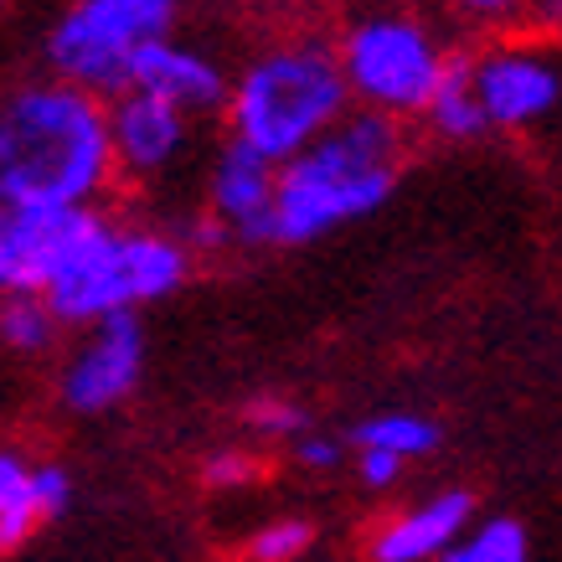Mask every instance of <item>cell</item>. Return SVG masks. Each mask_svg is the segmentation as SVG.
Instances as JSON below:
<instances>
[{
    "label": "cell",
    "mask_w": 562,
    "mask_h": 562,
    "mask_svg": "<svg viewBox=\"0 0 562 562\" xmlns=\"http://www.w3.org/2000/svg\"><path fill=\"white\" fill-rule=\"evenodd\" d=\"M403 130L376 109H346L325 135L273 166L269 243L305 248L387 206L403 176Z\"/></svg>",
    "instance_id": "1"
},
{
    "label": "cell",
    "mask_w": 562,
    "mask_h": 562,
    "mask_svg": "<svg viewBox=\"0 0 562 562\" xmlns=\"http://www.w3.org/2000/svg\"><path fill=\"white\" fill-rule=\"evenodd\" d=\"M114 181L109 109L78 83H21L0 99V206H93Z\"/></svg>",
    "instance_id": "2"
},
{
    "label": "cell",
    "mask_w": 562,
    "mask_h": 562,
    "mask_svg": "<svg viewBox=\"0 0 562 562\" xmlns=\"http://www.w3.org/2000/svg\"><path fill=\"white\" fill-rule=\"evenodd\" d=\"M222 109H227L233 139L279 166L341 120L351 109V93H346L336 47L325 36H290L279 47L258 52L227 83Z\"/></svg>",
    "instance_id": "3"
},
{
    "label": "cell",
    "mask_w": 562,
    "mask_h": 562,
    "mask_svg": "<svg viewBox=\"0 0 562 562\" xmlns=\"http://www.w3.org/2000/svg\"><path fill=\"white\" fill-rule=\"evenodd\" d=\"M191 248L171 233L155 227H114L99 217L88 227V238L68 254L42 300L57 315V325H88L114 310L155 305L187 284Z\"/></svg>",
    "instance_id": "4"
},
{
    "label": "cell",
    "mask_w": 562,
    "mask_h": 562,
    "mask_svg": "<svg viewBox=\"0 0 562 562\" xmlns=\"http://www.w3.org/2000/svg\"><path fill=\"white\" fill-rule=\"evenodd\" d=\"M443 57L449 52L434 36V26L413 11H397V5L361 11L336 42V63H341L351 103L376 109L387 120L424 114L428 93L443 72Z\"/></svg>",
    "instance_id": "5"
},
{
    "label": "cell",
    "mask_w": 562,
    "mask_h": 562,
    "mask_svg": "<svg viewBox=\"0 0 562 562\" xmlns=\"http://www.w3.org/2000/svg\"><path fill=\"white\" fill-rule=\"evenodd\" d=\"M181 0H72L47 32V68L88 93H120L139 47L171 36Z\"/></svg>",
    "instance_id": "6"
},
{
    "label": "cell",
    "mask_w": 562,
    "mask_h": 562,
    "mask_svg": "<svg viewBox=\"0 0 562 562\" xmlns=\"http://www.w3.org/2000/svg\"><path fill=\"white\" fill-rule=\"evenodd\" d=\"M470 88L491 130H537L558 114L562 72L552 52L531 42H501L470 57Z\"/></svg>",
    "instance_id": "7"
},
{
    "label": "cell",
    "mask_w": 562,
    "mask_h": 562,
    "mask_svg": "<svg viewBox=\"0 0 562 562\" xmlns=\"http://www.w3.org/2000/svg\"><path fill=\"white\" fill-rule=\"evenodd\" d=\"M93 222V206H0V294H42Z\"/></svg>",
    "instance_id": "8"
},
{
    "label": "cell",
    "mask_w": 562,
    "mask_h": 562,
    "mask_svg": "<svg viewBox=\"0 0 562 562\" xmlns=\"http://www.w3.org/2000/svg\"><path fill=\"white\" fill-rule=\"evenodd\" d=\"M145 376V330L139 310H114L88 321V341L72 351L63 372V403L72 413H114Z\"/></svg>",
    "instance_id": "9"
},
{
    "label": "cell",
    "mask_w": 562,
    "mask_h": 562,
    "mask_svg": "<svg viewBox=\"0 0 562 562\" xmlns=\"http://www.w3.org/2000/svg\"><path fill=\"white\" fill-rule=\"evenodd\" d=\"M109 109V155H114V171L135 176V181H150V176H166L187 155L191 145V120L181 109H171L155 93H139V88H120Z\"/></svg>",
    "instance_id": "10"
},
{
    "label": "cell",
    "mask_w": 562,
    "mask_h": 562,
    "mask_svg": "<svg viewBox=\"0 0 562 562\" xmlns=\"http://www.w3.org/2000/svg\"><path fill=\"white\" fill-rule=\"evenodd\" d=\"M269 206H273V160L227 139L206 171V217L222 227L227 243H269Z\"/></svg>",
    "instance_id": "11"
},
{
    "label": "cell",
    "mask_w": 562,
    "mask_h": 562,
    "mask_svg": "<svg viewBox=\"0 0 562 562\" xmlns=\"http://www.w3.org/2000/svg\"><path fill=\"white\" fill-rule=\"evenodd\" d=\"M227 72L206 57V52L187 47V42H171V36H155L150 47L135 52V63L124 72V88H139V93H155L171 109H181L187 120L196 114H217L227 103Z\"/></svg>",
    "instance_id": "12"
},
{
    "label": "cell",
    "mask_w": 562,
    "mask_h": 562,
    "mask_svg": "<svg viewBox=\"0 0 562 562\" xmlns=\"http://www.w3.org/2000/svg\"><path fill=\"white\" fill-rule=\"evenodd\" d=\"M470 521H475V495L439 491V495H428V501H418L413 512L392 516L387 527L376 531L372 558L376 562H428V558H439Z\"/></svg>",
    "instance_id": "13"
},
{
    "label": "cell",
    "mask_w": 562,
    "mask_h": 562,
    "mask_svg": "<svg viewBox=\"0 0 562 562\" xmlns=\"http://www.w3.org/2000/svg\"><path fill=\"white\" fill-rule=\"evenodd\" d=\"M424 120L439 139L491 135V124L480 114L475 88H470V57H464V52H449V57H443L439 83H434V93H428V103H424Z\"/></svg>",
    "instance_id": "14"
},
{
    "label": "cell",
    "mask_w": 562,
    "mask_h": 562,
    "mask_svg": "<svg viewBox=\"0 0 562 562\" xmlns=\"http://www.w3.org/2000/svg\"><path fill=\"white\" fill-rule=\"evenodd\" d=\"M351 443L357 449H382V454H397V460H424L443 443L439 424L424 418V413H372L351 428Z\"/></svg>",
    "instance_id": "15"
},
{
    "label": "cell",
    "mask_w": 562,
    "mask_h": 562,
    "mask_svg": "<svg viewBox=\"0 0 562 562\" xmlns=\"http://www.w3.org/2000/svg\"><path fill=\"white\" fill-rule=\"evenodd\" d=\"M47 516L36 506L32 460L16 449H0V552H11L42 527Z\"/></svg>",
    "instance_id": "16"
},
{
    "label": "cell",
    "mask_w": 562,
    "mask_h": 562,
    "mask_svg": "<svg viewBox=\"0 0 562 562\" xmlns=\"http://www.w3.org/2000/svg\"><path fill=\"white\" fill-rule=\"evenodd\" d=\"M443 562H531V537L521 521L512 516H495L480 527H464L454 542L439 552Z\"/></svg>",
    "instance_id": "17"
},
{
    "label": "cell",
    "mask_w": 562,
    "mask_h": 562,
    "mask_svg": "<svg viewBox=\"0 0 562 562\" xmlns=\"http://www.w3.org/2000/svg\"><path fill=\"white\" fill-rule=\"evenodd\" d=\"M57 336V315L47 310L42 294H0V346L16 357L47 351Z\"/></svg>",
    "instance_id": "18"
},
{
    "label": "cell",
    "mask_w": 562,
    "mask_h": 562,
    "mask_svg": "<svg viewBox=\"0 0 562 562\" xmlns=\"http://www.w3.org/2000/svg\"><path fill=\"white\" fill-rule=\"evenodd\" d=\"M310 537H315V531H310V521H300V516L269 521V527L248 542V562H294L310 547Z\"/></svg>",
    "instance_id": "19"
},
{
    "label": "cell",
    "mask_w": 562,
    "mask_h": 562,
    "mask_svg": "<svg viewBox=\"0 0 562 562\" xmlns=\"http://www.w3.org/2000/svg\"><path fill=\"white\" fill-rule=\"evenodd\" d=\"M248 424L269 439H294L305 428V408H294L284 397H258V403H248Z\"/></svg>",
    "instance_id": "20"
},
{
    "label": "cell",
    "mask_w": 562,
    "mask_h": 562,
    "mask_svg": "<svg viewBox=\"0 0 562 562\" xmlns=\"http://www.w3.org/2000/svg\"><path fill=\"white\" fill-rule=\"evenodd\" d=\"M32 485H36V506H42V516H63L72 506V475L63 470L57 460L47 464H32Z\"/></svg>",
    "instance_id": "21"
},
{
    "label": "cell",
    "mask_w": 562,
    "mask_h": 562,
    "mask_svg": "<svg viewBox=\"0 0 562 562\" xmlns=\"http://www.w3.org/2000/svg\"><path fill=\"white\" fill-rule=\"evenodd\" d=\"M294 460L305 464V470H336V464L346 460V443L336 439V434H310V428H300V434H294Z\"/></svg>",
    "instance_id": "22"
},
{
    "label": "cell",
    "mask_w": 562,
    "mask_h": 562,
    "mask_svg": "<svg viewBox=\"0 0 562 562\" xmlns=\"http://www.w3.org/2000/svg\"><path fill=\"white\" fill-rule=\"evenodd\" d=\"M357 475L367 491H387L403 480V460L397 454H382V449H357Z\"/></svg>",
    "instance_id": "23"
},
{
    "label": "cell",
    "mask_w": 562,
    "mask_h": 562,
    "mask_svg": "<svg viewBox=\"0 0 562 562\" xmlns=\"http://www.w3.org/2000/svg\"><path fill=\"white\" fill-rule=\"evenodd\" d=\"M254 475H258V464L248 454H238V449H222V454L206 460V480L212 485H248Z\"/></svg>",
    "instance_id": "24"
},
{
    "label": "cell",
    "mask_w": 562,
    "mask_h": 562,
    "mask_svg": "<svg viewBox=\"0 0 562 562\" xmlns=\"http://www.w3.org/2000/svg\"><path fill=\"white\" fill-rule=\"evenodd\" d=\"M443 5L464 21H512L527 0H443Z\"/></svg>",
    "instance_id": "25"
},
{
    "label": "cell",
    "mask_w": 562,
    "mask_h": 562,
    "mask_svg": "<svg viewBox=\"0 0 562 562\" xmlns=\"http://www.w3.org/2000/svg\"><path fill=\"white\" fill-rule=\"evenodd\" d=\"M258 5H269V11H284V16H305V11H321L325 0H258Z\"/></svg>",
    "instance_id": "26"
}]
</instances>
